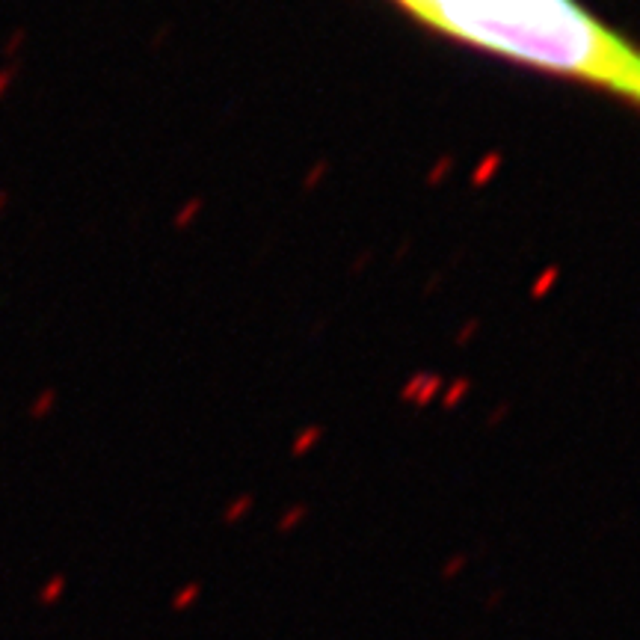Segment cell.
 Segmentation results:
<instances>
[{
  "label": "cell",
  "instance_id": "7a4b0ae2",
  "mask_svg": "<svg viewBox=\"0 0 640 640\" xmlns=\"http://www.w3.org/2000/svg\"><path fill=\"white\" fill-rule=\"evenodd\" d=\"M6 77H9L6 71H0V92H4V87H6Z\"/></svg>",
  "mask_w": 640,
  "mask_h": 640
},
{
  "label": "cell",
  "instance_id": "6da1fadb",
  "mask_svg": "<svg viewBox=\"0 0 640 640\" xmlns=\"http://www.w3.org/2000/svg\"><path fill=\"white\" fill-rule=\"evenodd\" d=\"M427 27L640 107V47L578 0H395Z\"/></svg>",
  "mask_w": 640,
  "mask_h": 640
}]
</instances>
